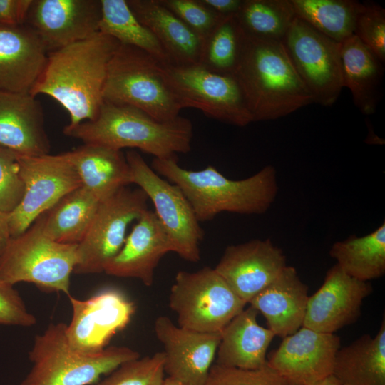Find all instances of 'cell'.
Masks as SVG:
<instances>
[{
    "instance_id": "19",
    "label": "cell",
    "mask_w": 385,
    "mask_h": 385,
    "mask_svg": "<svg viewBox=\"0 0 385 385\" xmlns=\"http://www.w3.org/2000/svg\"><path fill=\"white\" fill-rule=\"evenodd\" d=\"M372 290L369 282L350 277L335 264L321 287L309 297L303 327L334 334L359 319L363 301Z\"/></svg>"
},
{
    "instance_id": "26",
    "label": "cell",
    "mask_w": 385,
    "mask_h": 385,
    "mask_svg": "<svg viewBox=\"0 0 385 385\" xmlns=\"http://www.w3.org/2000/svg\"><path fill=\"white\" fill-rule=\"evenodd\" d=\"M66 153L81 186L99 201L132 184L130 168L122 150L84 143Z\"/></svg>"
},
{
    "instance_id": "11",
    "label": "cell",
    "mask_w": 385,
    "mask_h": 385,
    "mask_svg": "<svg viewBox=\"0 0 385 385\" xmlns=\"http://www.w3.org/2000/svg\"><path fill=\"white\" fill-rule=\"evenodd\" d=\"M148 201L143 190L128 186L100 201L86 235L77 245L73 272H103L123 247L128 227L148 209Z\"/></svg>"
},
{
    "instance_id": "8",
    "label": "cell",
    "mask_w": 385,
    "mask_h": 385,
    "mask_svg": "<svg viewBox=\"0 0 385 385\" xmlns=\"http://www.w3.org/2000/svg\"><path fill=\"white\" fill-rule=\"evenodd\" d=\"M246 304L208 266L195 272L179 271L169 294L178 325L202 332L220 333Z\"/></svg>"
},
{
    "instance_id": "6",
    "label": "cell",
    "mask_w": 385,
    "mask_h": 385,
    "mask_svg": "<svg viewBox=\"0 0 385 385\" xmlns=\"http://www.w3.org/2000/svg\"><path fill=\"white\" fill-rule=\"evenodd\" d=\"M103 98L140 109L159 121L177 118L183 109L164 77L161 62L142 49L123 44L108 63Z\"/></svg>"
},
{
    "instance_id": "30",
    "label": "cell",
    "mask_w": 385,
    "mask_h": 385,
    "mask_svg": "<svg viewBox=\"0 0 385 385\" xmlns=\"http://www.w3.org/2000/svg\"><path fill=\"white\" fill-rule=\"evenodd\" d=\"M329 255L354 279L369 282L382 277L385 273V222L366 235H352L334 242Z\"/></svg>"
},
{
    "instance_id": "31",
    "label": "cell",
    "mask_w": 385,
    "mask_h": 385,
    "mask_svg": "<svg viewBox=\"0 0 385 385\" xmlns=\"http://www.w3.org/2000/svg\"><path fill=\"white\" fill-rule=\"evenodd\" d=\"M296 16L331 39L342 43L354 35L365 4L354 0H291Z\"/></svg>"
},
{
    "instance_id": "36",
    "label": "cell",
    "mask_w": 385,
    "mask_h": 385,
    "mask_svg": "<svg viewBox=\"0 0 385 385\" xmlns=\"http://www.w3.org/2000/svg\"><path fill=\"white\" fill-rule=\"evenodd\" d=\"M205 385H292L267 364L256 369L212 364Z\"/></svg>"
},
{
    "instance_id": "13",
    "label": "cell",
    "mask_w": 385,
    "mask_h": 385,
    "mask_svg": "<svg viewBox=\"0 0 385 385\" xmlns=\"http://www.w3.org/2000/svg\"><path fill=\"white\" fill-rule=\"evenodd\" d=\"M18 161L24 192L19 204L8 214L11 237L22 234L63 197L81 186L67 153L19 155Z\"/></svg>"
},
{
    "instance_id": "28",
    "label": "cell",
    "mask_w": 385,
    "mask_h": 385,
    "mask_svg": "<svg viewBox=\"0 0 385 385\" xmlns=\"http://www.w3.org/2000/svg\"><path fill=\"white\" fill-rule=\"evenodd\" d=\"M332 375L341 385H385V320L374 337L364 334L337 352Z\"/></svg>"
},
{
    "instance_id": "12",
    "label": "cell",
    "mask_w": 385,
    "mask_h": 385,
    "mask_svg": "<svg viewBox=\"0 0 385 385\" xmlns=\"http://www.w3.org/2000/svg\"><path fill=\"white\" fill-rule=\"evenodd\" d=\"M282 42L314 103L332 106L344 88L341 43L297 16Z\"/></svg>"
},
{
    "instance_id": "29",
    "label": "cell",
    "mask_w": 385,
    "mask_h": 385,
    "mask_svg": "<svg viewBox=\"0 0 385 385\" xmlns=\"http://www.w3.org/2000/svg\"><path fill=\"white\" fill-rule=\"evenodd\" d=\"M99 202L81 186L37 219L43 233L51 239L61 243L78 244L86 235Z\"/></svg>"
},
{
    "instance_id": "4",
    "label": "cell",
    "mask_w": 385,
    "mask_h": 385,
    "mask_svg": "<svg viewBox=\"0 0 385 385\" xmlns=\"http://www.w3.org/2000/svg\"><path fill=\"white\" fill-rule=\"evenodd\" d=\"M66 135L95 144L122 150L138 148L165 158L191 150L192 123L178 115L159 121L136 108L103 101L96 116L76 126H65Z\"/></svg>"
},
{
    "instance_id": "23",
    "label": "cell",
    "mask_w": 385,
    "mask_h": 385,
    "mask_svg": "<svg viewBox=\"0 0 385 385\" xmlns=\"http://www.w3.org/2000/svg\"><path fill=\"white\" fill-rule=\"evenodd\" d=\"M309 297L307 285L287 265L248 304L264 316L275 336L283 338L303 326Z\"/></svg>"
},
{
    "instance_id": "3",
    "label": "cell",
    "mask_w": 385,
    "mask_h": 385,
    "mask_svg": "<svg viewBox=\"0 0 385 385\" xmlns=\"http://www.w3.org/2000/svg\"><path fill=\"white\" fill-rule=\"evenodd\" d=\"M150 167L181 190L200 222L210 221L224 212L264 214L278 192L277 172L272 165L242 180L229 179L212 165L200 170H187L179 165L177 155L154 158Z\"/></svg>"
},
{
    "instance_id": "25",
    "label": "cell",
    "mask_w": 385,
    "mask_h": 385,
    "mask_svg": "<svg viewBox=\"0 0 385 385\" xmlns=\"http://www.w3.org/2000/svg\"><path fill=\"white\" fill-rule=\"evenodd\" d=\"M258 312L250 306L235 316L220 332L217 364L256 369L267 364V351L274 334L257 322Z\"/></svg>"
},
{
    "instance_id": "20",
    "label": "cell",
    "mask_w": 385,
    "mask_h": 385,
    "mask_svg": "<svg viewBox=\"0 0 385 385\" xmlns=\"http://www.w3.org/2000/svg\"><path fill=\"white\" fill-rule=\"evenodd\" d=\"M169 252L173 250L168 235L155 212L148 209L136 220L123 247L103 272L138 279L150 287L159 262Z\"/></svg>"
},
{
    "instance_id": "15",
    "label": "cell",
    "mask_w": 385,
    "mask_h": 385,
    "mask_svg": "<svg viewBox=\"0 0 385 385\" xmlns=\"http://www.w3.org/2000/svg\"><path fill=\"white\" fill-rule=\"evenodd\" d=\"M101 0H32L24 24L50 53L99 31Z\"/></svg>"
},
{
    "instance_id": "39",
    "label": "cell",
    "mask_w": 385,
    "mask_h": 385,
    "mask_svg": "<svg viewBox=\"0 0 385 385\" xmlns=\"http://www.w3.org/2000/svg\"><path fill=\"white\" fill-rule=\"evenodd\" d=\"M18 157L19 154L0 145V210L7 214L17 207L24 192Z\"/></svg>"
},
{
    "instance_id": "35",
    "label": "cell",
    "mask_w": 385,
    "mask_h": 385,
    "mask_svg": "<svg viewBox=\"0 0 385 385\" xmlns=\"http://www.w3.org/2000/svg\"><path fill=\"white\" fill-rule=\"evenodd\" d=\"M164 354L128 361L94 385H162L164 377Z\"/></svg>"
},
{
    "instance_id": "9",
    "label": "cell",
    "mask_w": 385,
    "mask_h": 385,
    "mask_svg": "<svg viewBox=\"0 0 385 385\" xmlns=\"http://www.w3.org/2000/svg\"><path fill=\"white\" fill-rule=\"evenodd\" d=\"M161 68L183 109L196 108L209 118L238 127L253 122L232 76L213 73L198 63L161 62Z\"/></svg>"
},
{
    "instance_id": "1",
    "label": "cell",
    "mask_w": 385,
    "mask_h": 385,
    "mask_svg": "<svg viewBox=\"0 0 385 385\" xmlns=\"http://www.w3.org/2000/svg\"><path fill=\"white\" fill-rule=\"evenodd\" d=\"M100 31L48 53L45 67L30 94L51 96L76 125L93 119L103 103V91L110 60L119 46Z\"/></svg>"
},
{
    "instance_id": "33",
    "label": "cell",
    "mask_w": 385,
    "mask_h": 385,
    "mask_svg": "<svg viewBox=\"0 0 385 385\" xmlns=\"http://www.w3.org/2000/svg\"><path fill=\"white\" fill-rule=\"evenodd\" d=\"M247 34L282 41L296 18L291 0H242L235 14Z\"/></svg>"
},
{
    "instance_id": "42",
    "label": "cell",
    "mask_w": 385,
    "mask_h": 385,
    "mask_svg": "<svg viewBox=\"0 0 385 385\" xmlns=\"http://www.w3.org/2000/svg\"><path fill=\"white\" fill-rule=\"evenodd\" d=\"M213 11L222 16L236 14L240 9L242 0H201Z\"/></svg>"
},
{
    "instance_id": "21",
    "label": "cell",
    "mask_w": 385,
    "mask_h": 385,
    "mask_svg": "<svg viewBox=\"0 0 385 385\" xmlns=\"http://www.w3.org/2000/svg\"><path fill=\"white\" fill-rule=\"evenodd\" d=\"M0 145L21 155L49 154L43 109L36 97L0 91Z\"/></svg>"
},
{
    "instance_id": "14",
    "label": "cell",
    "mask_w": 385,
    "mask_h": 385,
    "mask_svg": "<svg viewBox=\"0 0 385 385\" xmlns=\"http://www.w3.org/2000/svg\"><path fill=\"white\" fill-rule=\"evenodd\" d=\"M72 307L66 334L70 344L86 353L99 351L123 330L135 312V305L117 289H106L79 299L68 295Z\"/></svg>"
},
{
    "instance_id": "43",
    "label": "cell",
    "mask_w": 385,
    "mask_h": 385,
    "mask_svg": "<svg viewBox=\"0 0 385 385\" xmlns=\"http://www.w3.org/2000/svg\"><path fill=\"white\" fill-rule=\"evenodd\" d=\"M11 237L8 214L0 210V258Z\"/></svg>"
},
{
    "instance_id": "7",
    "label": "cell",
    "mask_w": 385,
    "mask_h": 385,
    "mask_svg": "<svg viewBox=\"0 0 385 385\" xmlns=\"http://www.w3.org/2000/svg\"><path fill=\"white\" fill-rule=\"evenodd\" d=\"M77 245L51 239L37 219L22 234L9 240L0 258V279L11 285L32 283L46 292L69 295Z\"/></svg>"
},
{
    "instance_id": "34",
    "label": "cell",
    "mask_w": 385,
    "mask_h": 385,
    "mask_svg": "<svg viewBox=\"0 0 385 385\" xmlns=\"http://www.w3.org/2000/svg\"><path fill=\"white\" fill-rule=\"evenodd\" d=\"M242 42V29L235 15L225 16L203 38L198 64L221 75L232 76Z\"/></svg>"
},
{
    "instance_id": "2",
    "label": "cell",
    "mask_w": 385,
    "mask_h": 385,
    "mask_svg": "<svg viewBox=\"0 0 385 385\" xmlns=\"http://www.w3.org/2000/svg\"><path fill=\"white\" fill-rule=\"evenodd\" d=\"M232 76L253 122L275 120L314 103L282 41L259 38L242 29L240 56Z\"/></svg>"
},
{
    "instance_id": "38",
    "label": "cell",
    "mask_w": 385,
    "mask_h": 385,
    "mask_svg": "<svg viewBox=\"0 0 385 385\" xmlns=\"http://www.w3.org/2000/svg\"><path fill=\"white\" fill-rule=\"evenodd\" d=\"M188 27L204 38L225 16L217 14L201 0H160Z\"/></svg>"
},
{
    "instance_id": "10",
    "label": "cell",
    "mask_w": 385,
    "mask_h": 385,
    "mask_svg": "<svg viewBox=\"0 0 385 385\" xmlns=\"http://www.w3.org/2000/svg\"><path fill=\"white\" fill-rule=\"evenodd\" d=\"M125 158L131 183L143 190L153 202L173 252L188 262H199L204 231L183 192L176 185L157 174L137 151H128Z\"/></svg>"
},
{
    "instance_id": "27",
    "label": "cell",
    "mask_w": 385,
    "mask_h": 385,
    "mask_svg": "<svg viewBox=\"0 0 385 385\" xmlns=\"http://www.w3.org/2000/svg\"><path fill=\"white\" fill-rule=\"evenodd\" d=\"M340 55L344 87L363 114H373L381 96L383 63L355 35L341 43Z\"/></svg>"
},
{
    "instance_id": "37",
    "label": "cell",
    "mask_w": 385,
    "mask_h": 385,
    "mask_svg": "<svg viewBox=\"0 0 385 385\" xmlns=\"http://www.w3.org/2000/svg\"><path fill=\"white\" fill-rule=\"evenodd\" d=\"M354 35L383 63L385 62V9L365 4L355 24Z\"/></svg>"
},
{
    "instance_id": "18",
    "label": "cell",
    "mask_w": 385,
    "mask_h": 385,
    "mask_svg": "<svg viewBox=\"0 0 385 385\" xmlns=\"http://www.w3.org/2000/svg\"><path fill=\"white\" fill-rule=\"evenodd\" d=\"M287 266L283 251L270 239L227 246L215 271L247 304Z\"/></svg>"
},
{
    "instance_id": "40",
    "label": "cell",
    "mask_w": 385,
    "mask_h": 385,
    "mask_svg": "<svg viewBox=\"0 0 385 385\" xmlns=\"http://www.w3.org/2000/svg\"><path fill=\"white\" fill-rule=\"evenodd\" d=\"M36 323L21 295L11 285L0 279V325L31 327Z\"/></svg>"
},
{
    "instance_id": "44",
    "label": "cell",
    "mask_w": 385,
    "mask_h": 385,
    "mask_svg": "<svg viewBox=\"0 0 385 385\" xmlns=\"http://www.w3.org/2000/svg\"><path fill=\"white\" fill-rule=\"evenodd\" d=\"M313 385H341L339 381L332 374Z\"/></svg>"
},
{
    "instance_id": "41",
    "label": "cell",
    "mask_w": 385,
    "mask_h": 385,
    "mask_svg": "<svg viewBox=\"0 0 385 385\" xmlns=\"http://www.w3.org/2000/svg\"><path fill=\"white\" fill-rule=\"evenodd\" d=\"M32 0H0V26L24 24Z\"/></svg>"
},
{
    "instance_id": "5",
    "label": "cell",
    "mask_w": 385,
    "mask_h": 385,
    "mask_svg": "<svg viewBox=\"0 0 385 385\" xmlns=\"http://www.w3.org/2000/svg\"><path fill=\"white\" fill-rule=\"evenodd\" d=\"M66 324H50L35 337L29 352L33 366L20 385H94L122 364L140 357L127 346H112L94 352L73 348L66 337Z\"/></svg>"
},
{
    "instance_id": "32",
    "label": "cell",
    "mask_w": 385,
    "mask_h": 385,
    "mask_svg": "<svg viewBox=\"0 0 385 385\" xmlns=\"http://www.w3.org/2000/svg\"><path fill=\"white\" fill-rule=\"evenodd\" d=\"M101 3L100 32L120 44L142 49L162 63L170 62L158 41L136 18L126 0H101Z\"/></svg>"
},
{
    "instance_id": "24",
    "label": "cell",
    "mask_w": 385,
    "mask_h": 385,
    "mask_svg": "<svg viewBox=\"0 0 385 385\" xmlns=\"http://www.w3.org/2000/svg\"><path fill=\"white\" fill-rule=\"evenodd\" d=\"M134 15L158 41L170 63H199L203 38L188 27L160 0H126Z\"/></svg>"
},
{
    "instance_id": "17",
    "label": "cell",
    "mask_w": 385,
    "mask_h": 385,
    "mask_svg": "<svg viewBox=\"0 0 385 385\" xmlns=\"http://www.w3.org/2000/svg\"><path fill=\"white\" fill-rule=\"evenodd\" d=\"M154 332L164 351V371L188 385H205L216 356L220 333L202 332L175 325L158 317Z\"/></svg>"
},
{
    "instance_id": "22",
    "label": "cell",
    "mask_w": 385,
    "mask_h": 385,
    "mask_svg": "<svg viewBox=\"0 0 385 385\" xmlns=\"http://www.w3.org/2000/svg\"><path fill=\"white\" fill-rule=\"evenodd\" d=\"M47 56L40 39L25 24L0 26V91L30 93Z\"/></svg>"
},
{
    "instance_id": "45",
    "label": "cell",
    "mask_w": 385,
    "mask_h": 385,
    "mask_svg": "<svg viewBox=\"0 0 385 385\" xmlns=\"http://www.w3.org/2000/svg\"><path fill=\"white\" fill-rule=\"evenodd\" d=\"M162 385H188V384L183 382H181L175 379L168 376L164 379Z\"/></svg>"
},
{
    "instance_id": "16",
    "label": "cell",
    "mask_w": 385,
    "mask_h": 385,
    "mask_svg": "<svg viewBox=\"0 0 385 385\" xmlns=\"http://www.w3.org/2000/svg\"><path fill=\"white\" fill-rule=\"evenodd\" d=\"M340 339L302 327L283 337L267 365L292 385H313L332 374Z\"/></svg>"
}]
</instances>
